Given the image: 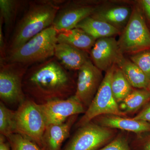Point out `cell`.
Instances as JSON below:
<instances>
[{
  "mask_svg": "<svg viewBox=\"0 0 150 150\" xmlns=\"http://www.w3.org/2000/svg\"><path fill=\"white\" fill-rule=\"evenodd\" d=\"M23 87L25 94L39 104L66 99L76 92L75 83L70 73L54 56L28 68Z\"/></svg>",
  "mask_w": 150,
  "mask_h": 150,
  "instance_id": "1",
  "label": "cell"
},
{
  "mask_svg": "<svg viewBox=\"0 0 150 150\" xmlns=\"http://www.w3.org/2000/svg\"><path fill=\"white\" fill-rule=\"evenodd\" d=\"M64 2L49 0L30 2L28 8L15 28L7 45L6 56L53 25L56 14Z\"/></svg>",
  "mask_w": 150,
  "mask_h": 150,
  "instance_id": "2",
  "label": "cell"
},
{
  "mask_svg": "<svg viewBox=\"0 0 150 150\" xmlns=\"http://www.w3.org/2000/svg\"><path fill=\"white\" fill-rule=\"evenodd\" d=\"M58 32L53 25L8 54L4 61L29 67L54 56Z\"/></svg>",
  "mask_w": 150,
  "mask_h": 150,
  "instance_id": "3",
  "label": "cell"
},
{
  "mask_svg": "<svg viewBox=\"0 0 150 150\" xmlns=\"http://www.w3.org/2000/svg\"><path fill=\"white\" fill-rule=\"evenodd\" d=\"M122 54H137L150 50V30L139 4H134L126 27L117 40Z\"/></svg>",
  "mask_w": 150,
  "mask_h": 150,
  "instance_id": "4",
  "label": "cell"
},
{
  "mask_svg": "<svg viewBox=\"0 0 150 150\" xmlns=\"http://www.w3.org/2000/svg\"><path fill=\"white\" fill-rule=\"evenodd\" d=\"M16 133L27 137L42 149L43 137L46 123L39 104L25 99L16 110Z\"/></svg>",
  "mask_w": 150,
  "mask_h": 150,
  "instance_id": "5",
  "label": "cell"
},
{
  "mask_svg": "<svg viewBox=\"0 0 150 150\" xmlns=\"http://www.w3.org/2000/svg\"><path fill=\"white\" fill-rule=\"evenodd\" d=\"M115 65L105 72L103 81L91 104L81 118L75 124L76 128L89 123L99 115L112 114L128 117L120 110L111 88V81Z\"/></svg>",
  "mask_w": 150,
  "mask_h": 150,
  "instance_id": "6",
  "label": "cell"
},
{
  "mask_svg": "<svg viewBox=\"0 0 150 150\" xmlns=\"http://www.w3.org/2000/svg\"><path fill=\"white\" fill-rule=\"evenodd\" d=\"M28 67L1 60L0 98L7 104H21L25 100L23 81Z\"/></svg>",
  "mask_w": 150,
  "mask_h": 150,
  "instance_id": "7",
  "label": "cell"
},
{
  "mask_svg": "<svg viewBox=\"0 0 150 150\" xmlns=\"http://www.w3.org/2000/svg\"><path fill=\"white\" fill-rule=\"evenodd\" d=\"M118 133L117 129L91 121L78 128L64 150H97L110 143Z\"/></svg>",
  "mask_w": 150,
  "mask_h": 150,
  "instance_id": "8",
  "label": "cell"
},
{
  "mask_svg": "<svg viewBox=\"0 0 150 150\" xmlns=\"http://www.w3.org/2000/svg\"><path fill=\"white\" fill-rule=\"evenodd\" d=\"M104 77L90 59L78 71L74 95L86 109L90 106L101 85Z\"/></svg>",
  "mask_w": 150,
  "mask_h": 150,
  "instance_id": "9",
  "label": "cell"
},
{
  "mask_svg": "<svg viewBox=\"0 0 150 150\" xmlns=\"http://www.w3.org/2000/svg\"><path fill=\"white\" fill-rule=\"evenodd\" d=\"M97 8L86 2H64L56 14L53 25L58 33L73 29L82 21L91 16Z\"/></svg>",
  "mask_w": 150,
  "mask_h": 150,
  "instance_id": "10",
  "label": "cell"
},
{
  "mask_svg": "<svg viewBox=\"0 0 150 150\" xmlns=\"http://www.w3.org/2000/svg\"><path fill=\"white\" fill-rule=\"evenodd\" d=\"M39 105L47 126L64 123L71 116L84 114L86 110L74 95L66 99L54 100Z\"/></svg>",
  "mask_w": 150,
  "mask_h": 150,
  "instance_id": "11",
  "label": "cell"
},
{
  "mask_svg": "<svg viewBox=\"0 0 150 150\" xmlns=\"http://www.w3.org/2000/svg\"><path fill=\"white\" fill-rule=\"evenodd\" d=\"M119 51L117 40L112 37H106L96 40L89 54L93 64L106 72L115 65Z\"/></svg>",
  "mask_w": 150,
  "mask_h": 150,
  "instance_id": "12",
  "label": "cell"
},
{
  "mask_svg": "<svg viewBox=\"0 0 150 150\" xmlns=\"http://www.w3.org/2000/svg\"><path fill=\"white\" fill-rule=\"evenodd\" d=\"M92 121L101 126L135 134L150 133V123L136 120L132 117L104 114L97 116Z\"/></svg>",
  "mask_w": 150,
  "mask_h": 150,
  "instance_id": "13",
  "label": "cell"
},
{
  "mask_svg": "<svg viewBox=\"0 0 150 150\" xmlns=\"http://www.w3.org/2000/svg\"><path fill=\"white\" fill-rule=\"evenodd\" d=\"M79 115H73L64 123L46 126L43 137L44 150H61L64 142L69 136Z\"/></svg>",
  "mask_w": 150,
  "mask_h": 150,
  "instance_id": "14",
  "label": "cell"
},
{
  "mask_svg": "<svg viewBox=\"0 0 150 150\" xmlns=\"http://www.w3.org/2000/svg\"><path fill=\"white\" fill-rule=\"evenodd\" d=\"M54 57L69 70H78L89 60L87 52L65 43H57Z\"/></svg>",
  "mask_w": 150,
  "mask_h": 150,
  "instance_id": "15",
  "label": "cell"
},
{
  "mask_svg": "<svg viewBox=\"0 0 150 150\" xmlns=\"http://www.w3.org/2000/svg\"><path fill=\"white\" fill-rule=\"evenodd\" d=\"M115 65L122 71L133 88L147 89L150 84L147 77L137 65L125 58L120 51L116 57Z\"/></svg>",
  "mask_w": 150,
  "mask_h": 150,
  "instance_id": "16",
  "label": "cell"
},
{
  "mask_svg": "<svg viewBox=\"0 0 150 150\" xmlns=\"http://www.w3.org/2000/svg\"><path fill=\"white\" fill-rule=\"evenodd\" d=\"M96 40L80 28H75L58 33V43H65L90 53Z\"/></svg>",
  "mask_w": 150,
  "mask_h": 150,
  "instance_id": "17",
  "label": "cell"
},
{
  "mask_svg": "<svg viewBox=\"0 0 150 150\" xmlns=\"http://www.w3.org/2000/svg\"><path fill=\"white\" fill-rule=\"evenodd\" d=\"M76 28L82 30L96 40L103 38L111 37L121 33L118 28L91 16L81 21Z\"/></svg>",
  "mask_w": 150,
  "mask_h": 150,
  "instance_id": "18",
  "label": "cell"
},
{
  "mask_svg": "<svg viewBox=\"0 0 150 150\" xmlns=\"http://www.w3.org/2000/svg\"><path fill=\"white\" fill-rule=\"evenodd\" d=\"M132 11L127 7L117 6L96 10L91 16L111 25L116 28L128 22Z\"/></svg>",
  "mask_w": 150,
  "mask_h": 150,
  "instance_id": "19",
  "label": "cell"
},
{
  "mask_svg": "<svg viewBox=\"0 0 150 150\" xmlns=\"http://www.w3.org/2000/svg\"><path fill=\"white\" fill-rule=\"evenodd\" d=\"M150 101V92L147 89L134 88L120 103V110L126 115L138 113Z\"/></svg>",
  "mask_w": 150,
  "mask_h": 150,
  "instance_id": "20",
  "label": "cell"
},
{
  "mask_svg": "<svg viewBox=\"0 0 150 150\" xmlns=\"http://www.w3.org/2000/svg\"><path fill=\"white\" fill-rule=\"evenodd\" d=\"M111 88L115 101L119 104L133 91L122 71L115 65L111 81Z\"/></svg>",
  "mask_w": 150,
  "mask_h": 150,
  "instance_id": "21",
  "label": "cell"
},
{
  "mask_svg": "<svg viewBox=\"0 0 150 150\" xmlns=\"http://www.w3.org/2000/svg\"><path fill=\"white\" fill-rule=\"evenodd\" d=\"M22 3L16 0H0V19L4 23L6 36L13 26Z\"/></svg>",
  "mask_w": 150,
  "mask_h": 150,
  "instance_id": "22",
  "label": "cell"
},
{
  "mask_svg": "<svg viewBox=\"0 0 150 150\" xmlns=\"http://www.w3.org/2000/svg\"><path fill=\"white\" fill-rule=\"evenodd\" d=\"M16 111L8 108L2 101L0 102V133L7 138L16 133Z\"/></svg>",
  "mask_w": 150,
  "mask_h": 150,
  "instance_id": "23",
  "label": "cell"
},
{
  "mask_svg": "<svg viewBox=\"0 0 150 150\" xmlns=\"http://www.w3.org/2000/svg\"><path fill=\"white\" fill-rule=\"evenodd\" d=\"M7 139L11 150H43L34 142L20 134H11Z\"/></svg>",
  "mask_w": 150,
  "mask_h": 150,
  "instance_id": "24",
  "label": "cell"
},
{
  "mask_svg": "<svg viewBox=\"0 0 150 150\" xmlns=\"http://www.w3.org/2000/svg\"><path fill=\"white\" fill-rule=\"evenodd\" d=\"M130 58L146 76L150 82V50L131 55Z\"/></svg>",
  "mask_w": 150,
  "mask_h": 150,
  "instance_id": "25",
  "label": "cell"
},
{
  "mask_svg": "<svg viewBox=\"0 0 150 150\" xmlns=\"http://www.w3.org/2000/svg\"><path fill=\"white\" fill-rule=\"evenodd\" d=\"M97 150H132L129 137L124 131L118 132L115 139L110 143Z\"/></svg>",
  "mask_w": 150,
  "mask_h": 150,
  "instance_id": "26",
  "label": "cell"
},
{
  "mask_svg": "<svg viewBox=\"0 0 150 150\" xmlns=\"http://www.w3.org/2000/svg\"><path fill=\"white\" fill-rule=\"evenodd\" d=\"M130 146L132 150H150V133L135 134Z\"/></svg>",
  "mask_w": 150,
  "mask_h": 150,
  "instance_id": "27",
  "label": "cell"
},
{
  "mask_svg": "<svg viewBox=\"0 0 150 150\" xmlns=\"http://www.w3.org/2000/svg\"><path fill=\"white\" fill-rule=\"evenodd\" d=\"M132 118L136 120L144 121L150 123V101Z\"/></svg>",
  "mask_w": 150,
  "mask_h": 150,
  "instance_id": "28",
  "label": "cell"
},
{
  "mask_svg": "<svg viewBox=\"0 0 150 150\" xmlns=\"http://www.w3.org/2000/svg\"><path fill=\"white\" fill-rule=\"evenodd\" d=\"M2 21L0 19V52H1V60H4L6 57L7 45L6 44L5 38L4 37L3 32Z\"/></svg>",
  "mask_w": 150,
  "mask_h": 150,
  "instance_id": "29",
  "label": "cell"
},
{
  "mask_svg": "<svg viewBox=\"0 0 150 150\" xmlns=\"http://www.w3.org/2000/svg\"><path fill=\"white\" fill-rule=\"evenodd\" d=\"M139 3L143 13H144L150 23V0H141L139 1Z\"/></svg>",
  "mask_w": 150,
  "mask_h": 150,
  "instance_id": "30",
  "label": "cell"
},
{
  "mask_svg": "<svg viewBox=\"0 0 150 150\" xmlns=\"http://www.w3.org/2000/svg\"><path fill=\"white\" fill-rule=\"evenodd\" d=\"M0 150H11L10 144L6 137L0 135Z\"/></svg>",
  "mask_w": 150,
  "mask_h": 150,
  "instance_id": "31",
  "label": "cell"
},
{
  "mask_svg": "<svg viewBox=\"0 0 150 150\" xmlns=\"http://www.w3.org/2000/svg\"><path fill=\"white\" fill-rule=\"evenodd\" d=\"M147 89L150 92V82L149 85V87H148Z\"/></svg>",
  "mask_w": 150,
  "mask_h": 150,
  "instance_id": "32",
  "label": "cell"
},
{
  "mask_svg": "<svg viewBox=\"0 0 150 150\" xmlns=\"http://www.w3.org/2000/svg\"></svg>",
  "mask_w": 150,
  "mask_h": 150,
  "instance_id": "33",
  "label": "cell"
}]
</instances>
